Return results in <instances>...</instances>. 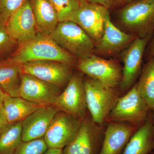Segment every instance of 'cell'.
Here are the masks:
<instances>
[{
  "label": "cell",
  "instance_id": "20",
  "mask_svg": "<svg viewBox=\"0 0 154 154\" xmlns=\"http://www.w3.org/2000/svg\"><path fill=\"white\" fill-rule=\"evenodd\" d=\"M2 105L9 124L23 121L43 106L21 97H12L6 94Z\"/></svg>",
  "mask_w": 154,
  "mask_h": 154
},
{
  "label": "cell",
  "instance_id": "6",
  "mask_svg": "<svg viewBox=\"0 0 154 154\" xmlns=\"http://www.w3.org/2000/svg\"><path fill=\"white\" fill-rule=\"evenodd\" d=\"M77 67L89 78L107 87L118 88L121 84L122 68L116 61L105 59L94 54L79 60Z\"/></svg>",
  "mask_w": 154,
  "mask_h": 154
},
{
  "label": "cell",
  "instance_id": "18",
  "mask_svg": "<svg viewBox=\"0 0 154 154\" xmlns=\"http://www.w3.org/2000/svg\"><path fill=\"white\" fill-rule=\"evenodd\" d=\"M38 31L50 36L59 23L57 14L49 0H28Z\"/></svg>",
  "mask_w": 154,
  "mask_h": 154
},
{
  "label": "cell",
  "instance_id": "29",
  "mask_svg": "<svg viewBox=\"0 0 154 154\" xmlns=\"http://www.w3.org/2000/svg\"><path fill=\"white\" fill-rule=\"evenodd\" d=\"M9 124L3 105L0 106V134Z\"/></svg>",
  "mask_w": 154,
  "mask_h": 154
},
{
  "label": "cell",
  "instance_id": "8",
  "mask_svg": "<svg viewBox=\"0 0 154 154\" xmlns=\"http://www.w3.org/2000/svg\"><path fill=\"white\" fill-rule=\"evenodd\" d=\"M103 126L90 119L82 121L75 136L64 148V154H99L104 135Z\"/></svg>",
  "mask_w": 154,
  "mask_h": 154
},
{
  "label": "cell",
  "instance_id": "25",
  "mask_svg": "<svg viewBox=\"0 0 154 154\" xmlns=\"http://www.w3.org/2000/svg\"><path fill=\"white\" fill-rule=\"evenodd\" d=\"M19 46L18 42L9 34L5 25L0 24V62L8 60Z\"/></svg>",
  "mask_w": 154,
  "mask_h": 154
},
{
  "label": "cell",
  "instance_id": "16",
  "mask_svg": "<svg viewBox=\"0 0 154 154\" xmlns=\"http://www.w3.org/2000/svg\"><path fill=\"white\" fill-rule=\"evenodd\" d=\"M138 128L127 122H108L99 154H122Z\"/></svg>",
  "mask_w": 154,
  "mask_h": 154
},
{
  "label": "cell",
  "instance_id": "10",
  "mask_svg": "<svg viewBox=\"0 0 154 154\" xmlns=\"http://www.w3.org/2000/svg\"><path fill=\"white\" fill-rule=\"evenodd\" d=\"M22 65V73L58 88L67 84L73 75L72 65L57 61H35Z\"/></svg>",
  "mask_w": 154,
  "mask_h": 154
},
{
  "label": "cell",
  "instance_id": "24",
  "mask_svg": "<svg viewBox=\"0 0 154 154\" xmlns=\"http://www.w3.org/2000/svg\"><path fill=\"white\" fill-rule=\"evenodd\" d=\"M54 7L59 23L66 21L75 22L76 14L80 4L77 0H49Z\"/></svg>",
  "mask_w": 154,
  "mask_h": 154
},
{
  "label": "cell",
  "instance_id": "28",
  "mask_svg": "<svg viewBox=\"0 0 154 154\" xmlns=\"http://www.w3.org/2000/svg\"><path fill=\"white\" fill-rule=\"evenodd\" d=\"M144 56L147 60L154 57V33L147 45Z\"/></svg>",
  "mask_w": 154,
  "mask_h": 154
},
{
  "label": "cell",
  "instance_id": "14",
  "mask_svg": "<svg viewBox=\"0 0 154 154\" xmlns=\"http://www.w3.org/2000/svg\"><path fill=\"white\" fill-rule=\"evenodd\" d=\"M19 97L41 105H53L60 94L59 88L22 73Z\"/></svg>",
  "mask_w": 154,
  "mask_h": 154
},
{
  "label": "cell",
  "instance_id": "4",
  "mask_svg": "<svg viewBox=\"0 0 154 154\" xmlns=\"http://www.w3.org/2000/svg\"><path fill=\"white\" fill-rule=\"evenodd\" d=\"M151 111L135 83L126 94L119 98L106 122H127L139 128L148 120Z\"/></svg>",
  "mask_w": 154,
  "mask_h": 154
},
{
  "label": "cell",
  "instance_id": "9",
  "mask_svg": "<svg viewBox=\"0 0 154 154\" xmlns=\"http://www.w3.org/2000/svg\"><path fill=\"white\" fill-rule=\"evenodd\" d=\"M153 34L143 38L137 37L123 51L122 60L124 65L119 87L120 93L129 91L140 75L145 51Z\"/></svg>",
  "mask_w": 154,
  "mask_h": 154
},
{
  "label": "cell",
  "instance_id": "30",
  "mask_svg": "<svg viewBox=\"0 0 154 154\" xmlns=\"http://www.w3.org/2000/svg\"><path fill=\"white\" fill-rule=\"evenodd\" d=\"M88 2L101 5L109 9L113 7L116 0H87Z\"/></svg>",
  "mask_w": 154,
  "mask_h": 154
},
{
  "label": "cell",
  "instance_id": "31",
  "mask_svg": "<svg viewBox=\"0 0 154 154\" xmlns=\"http://www.w3.org/2000/svg\"><path fill=\"white\" fill-rule=\"evenodd\" d=\"M43 154H64L63 149L48 148Z\"/></svg>",
  "mask_w": 154,
  "mask_h": 154
},
{
  "label": "cell",
  "instance_id": "34",
  "mask_svg": "<svg viewBox=\"0 0 154 154\" xmlns=\"http://www.w3.org/2000/svg\"><path fill=\"white\" fill-rule=\"evenodd\" d=\"M150 118L151 119L152 123L154 126V111H151Z\"/></svg>",
  "mask_w": 154,
  "mask_h": 154
},
{
  "label": "cell",
  "instance_id": "21",
  "mask_svg": "<svg viewBox=\"0 0 154 154\" xmlns=\"http://www.w3.org/2000/svg\"><path fill=\"white\" fill-rule=\"evenodd\" d=\"M22 65L8 60L0 62V85L6 94L19 97Z\"/></svg>",
  "mask_w": 154,
  "mask_h": 154
},
{
  "label": "cell",
  "instance_id": "3",
  "mask_svg": "<svg viewBox=\"0 0 154 154\" xmlns=\"http://www.w3.org/2000/svg\"><path fill=\"white\" fill-rule=\"evenodd\" d=\"M50 36L59 46L79 60L94 54L95 42L75 22L59 23Z\"/></svg>",
  "mask_w": 154,
  "mask_h": 154
},
{
  "label": "cell",
  "instance_id": "7",
  "mask_svg": "<svg viewBox=\"0 0 154 154\" xmlns=\"http://www.w3.org/2000/svg\"><path fill=\"white\" fill-rule=\"evenodd\" d=\"M53 106L83 121L88 110L84 79L80 74H73L66 87L56 99Z\"/></svg>",
  "mask_w": 154,
  "mask_h": 154
},
{
  "label": "cell",
  "instance_id": "33",
  "mask_svg": "<svg viewBox=\"0 0 154 154\" xmlns=\"http://www.w3.org/2000/svg\"><path fill=\"white\" fill-rule=\"evenodd\" d=\"M5 93L3 91L2 87L0 85V106L3 105V100L5 98Z\"/></svg>",
  "mask_w": 154,
  "mask_h": 154
},
{
  "label": "cell",
  "instance_id": "11",
  "mask_svg": "<svg viewBox=\"0 0 154 154\" xmlns=\"http://www.w3.org/2000/svg\"><path fill=\"white\" fill-rule=\"evenodd\" d=\"M82 121L65 112L58 111L43 137L48 148L63 149L66 147L75 136Z\"/></svg>",
  "mask_w": 154,
  "mask_h": 154
},
{
  "label": "cell",
  "instance_id": "13",
  "mask_svg": "<svg viewBox=\"0 0 154 154\" xmlns=\"http://www.w3.org/2000/svg\"><path fill=\"white\" fill-rule=\"evenodd\" d=\"M109 14L108 9L104 6L87 2L80 4L75 22L95 43L103 35L105 18Z\"/></svg>",
  "mask_w": 154,
  "mask_h": 154
},
{
  "label": "cell",
  "instance_id": "22",
  "mask_svg": "<svg viewBox=\"0 0 154 154\" xmlns=\"http://www.w3.org/2000/svg\"><path fill=\"white\" fill-rule=\"evenodd\" d=\"M136 83L150 110L154 111V57L143 67L139 79Z\"/></svg>",
  "mask_w": 154,
  "mask_h": 154
},
{
  "label": "cell",
  "instance_id": "17",
  "mask_svg": "<svg viewBox=\"0 0 154 154\" xmlns=\"http://www.w3.org/2000/svg\"><path fill=\"white\" fill-rule=\"evenodd\" d=\"M59 110L53 105H43L22 121V141L44 137Z\"/></svg>",
  "mask_w": 154,
  "mask_h": 154
},
{
  "label": "cell",
  "instance_id": "27",
  "mask_svg": "<svg viewBox=\"0 0 154 154\" xmlns=\"http://www.w3.org/2000/svg\"><path fill=\"white\" fill-rule=\"evenodd\" d=\"M28 0H0V24L5 25L12 14Z\"/></svg>",
  "mask_w": 154,
  "mask_h": 154
},
{
  "label": "cell",
  "instance_id": "2",
  "mask_svg": "<svg viewBox=\"0 0 154 154\" xmlns=\"http://www.w3.org/2000/svg\"><path fill=\"white\" fill-rule=\"evenodd\" d=\"M87 108L92 120L104 126L119 98L120 91L88 77L84 79Z\"/></svg>",
  "mask_w": 154,
  "mask_h": 154
},
{
  "label": "cell",
  "instance_id": "12",
  "mask_svg": "<svg viewBox=\"0 0 154 154\" xmlns=\"http://www.w3.org/2000/svg\"><path fill=\"white\" fill-rule=\"evenodd\" d=\"M5 26L19 45L33 39L39 32L28 0L11 15Z\"/></svg>",
  "mask_w": 154,
  "mask_h": 154
},
{
  "label": "cell",
  "instance_id": "1",
  "mask_svg": "<svg viewBox=\"0 0 154 154\" xmlns=\"http://www.w3.org/2000/svg\"><path fill=\"white\" fill-rule=\"evenodd\" d=\"M76 58L62 48L51 36L40 32L30 41L19 45L8 61L22 65L39 60H54L72 66Z\"/></svg>",
  "mask_w": 154,
  "mask_h": 154
},
{
  "label": "cell",
  "instance_id": "15",
  "mask_svg": "<svg viewBox=\"0 0 154 154\" xmlns=\"http://www.w3.org/2000/svg\"><path fill=\"white\" fill-rule=\"evenodd\" d=\"M137 37L136 35L128 34L117 28L112 23L108 14L105 18L103 35L95 43L94 53L114 55L125 49Z\"/></svg>",
  "mask_w": 154,
  "mask_h": 154
},
{
  "label": "cell",
  "instance_id": "32",
  "mask_svg": "<svg viewBox=\"0 0 154 154\" xmlns=\"http://www.w3.org/2000/svg\"><path fill=\"white\" fill-rule=\"evenodd\" d=\"M134 1H135V0H116L115 2L113 4V6L125 5L128 3Z\"/></svg>",
  "mask_w": 154,
  "mask_h": 154
},
{
  "label": "cell",
  "instance_id": "36",
  "mask_svg": "<svg viewBox=\"0 0 154 154\" xmlns=\"http://www.w3.org/2000/svg\"><path fill=\"white\" fill-rule=\"evenodd\" d=\"M150 154H154V150Z\"/></svg>",
  "mask_w": 154,
  "mask_h": 154
},
{
  "label": "cell",
  "instance_id": "35",
  "mask_svg": "<svg viewBox=\"0 0 154 154\" xmlns=\"http://www.w3.org/2000/svg\"><path fill=\"white\" fill-rule=\"evenodd\" d=\"M78 2H79L80 4H83V3H84L85 2H88L87 0H77Z\"/></svg>",
  "mask_w": 154,
  "mask_h": 154
},
{
  "label": "cell",
  "instance_id": "23",
  "mask_svg": "<svg viewBox=\"0 0 154 154\" xmlns=\"http://www.w3.org/2000/svg\"><path fill=\"white\" fill-rule=\"evenodd\" d=\"M22 141V121L9 124L0 134V154H14Z\"/></svg>",
  "mask_w": 154,
  "mask_h": 154
},
{
  "label": "cell",
  "instance_id": "26",
  "mask_svg": "<svg viewBox=\"0 0 154 154\" xmlns=\"http://www.w3.org/2000/svg\"><path fill=\"white\" fill-rule=\"evenodd\" d=\"M48 149L44 138L22 141L14 154H43Z\"/></svg>",
  "mask_w": 154,
  "mask_h": 154
},
{
  "label": "cell",
  "instance_id": "19",
  "mask_svg": "<svg viewBox=\"0 0 154 154\" xmlns=\"http://www.w3.org/2000/svg\"><path fill=\"white\" fill-rule=\"evenodd\" d=\"M154 150V126L150 115L127 143L122 154H149Z\"/></svg>",
  "mask_w": 154,
  "mask_h": 154
},
{
  "label": "cell",
  "instance_id": "5",
  "mask_svg": "<svg viewBox=\"0 0 154 154\" xmlns=\"http://www.w3.org/2000/svg\"><path fill=\"white\" fill-rule=\"evenodd\" d=\"M120 22L131 34L143 38L154 33V0H135L119 10Z\"/></svg>",
  "mask_w": 154,
  "mask_h": 154
}]
</instances>
